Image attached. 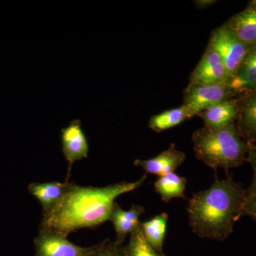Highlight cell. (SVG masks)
Wrapping results in <instances>:
<instances>
[{
    "instance_id": "cell-1",
    "label": "cell",
    "mask_w": 256,
    "mask_h": 256,
    "mask_svg": "<svg viewBox=\"0 0 256 256\" xmlns=\"http://www.w3.org/2000/svg\"><path fill=\"white\" fill-rule=\"evenodd\" d=\"M148 174L134 182H121L105 188L82 186L69 183L68 191L54 210L43 215L40 229L64 236L79 229L94 228L110 220L116 198L142 186Z\"/></svg>"
},
{
    "instance_id": "cell-2",
    "label": "cell",
    "mask_w": 256,
    "mask_h": 256,
    "mask_svg": "<svg viewBox=\"0 0 256 256\" xmlns=\"http://www.w3.org/2000/svg\"><path fill=\"white\" fill-rule=\"evenodd\" d=\"M246 192L233 175L220 180L216 178L208 190L194 194L188 200V223L192 232L202 238L224 242L234 232L242 217Z\"/></svg>"
},
{
    "instance_id": "cell-3",
    "label": "cell",
    "mask_w": 256,
    "mask_h": 256,
    "mask_svg": "<svg viewBox=\"0 0 256 256\" xmlns=\"http://www.w3.org/2000/svg\"><path fill=\"white\" fill-rule=\"evenodd\" d=\"M192 142L196 159L215 171L222 168L228 174L229 170L246 161L249 146L240 137L236 124L218 129L197 130Z\"/></svg>"
},
{
    "instance_id": "cell-4",
    "label": "cell",
    "mask_w": 256,
    "mask_h": 256,
    "mask_svg": "<svg viewBox=\"0 0 256 256\" xmlns=\"http://www.w3.org/2000/svg\"><path fill=\"white\" fill-rule=\"evenodd\" d=\"M208 46L220 56L230 80L236 74L252 47L240 41L233 31L225 24L214 30Z\"/></svg>"
},
{
    "instance_id": "cell-5",
    "label": "cell",
    "mask_w": 256,
    "mask_h": 256,
    "mask_svg": "<svg viewBox=\"0 0 256 256\" xmlns=\"http://www.w3.org/2000/svg\"><path fill=\"white\" fill-rule=\"evenodd\" d=\"M237 96L228 85H188L184 92L182 106L192 118L208 108Z\"/></svg>"
},
{
    "instance_id": "cell-6",
    "label": "cell",
    "mask_w": 256,
    "mask_h": 256,
    "mask_svg": "<svg viewBox=\"0 0 256 256\" xmlns=\"http://www.w3.org/2000/svg\"><path fill=\"white\" fill-rule=\"evenodd\" d=\"M230 78L220 56L207 47L190 76L188 85H228Z\"/></svg>"
},
{
    "instance_id": "cell-7",
    "label": "cell",
    "mask_w": 256,
    "mask_h": 256,
    "mask_svg": "<svg viewBox=\"0 0 256 256\" xmlns=\"http://www.w3.org/2000/svg\"><path fill=\"white\" fill-rule=\"evenodd\" d=\"M34 246L35 256H87L95 248L78 246L67 237L44 229H40Z\"/></svg>"
},
{
    "instance_id": "cell-8",
    "label": "cell",
    "mask_w": 256,
    "mask_h": 256,
    "mask_svg": "<svg viewBox=\"0 0 256 256\" xmlns=\"http://www.w3.org/2000/svg\"><path fill=\"white\" fill-rule=\"evenodd\" d=\"M60 132L62 150L69 164L68 178L74 163L88 156V142L79 120L72 121L68 127L62 130Z\"/></svg>"
},
{
    "instance_id": "cell-9",
    "label": "cell",
    "mask_w": 256,
    "mask_h": 256,
    "mask_svg": "<svg viewBox=\"0 0 256 256\" xmlns=\"http://www.w3.org/2000/svg\"><path fill=\"white\" fill-rule=\"evenodd\" d=\"M237 128L240 137L248 146L256 144V90L238 96Z\"/></svg>"
},
{
    "instance_id": "cell-10",
    "label": "cell",
    "mask_w": 256,
    "mask_h": 256,
    "mask_svg": "<svg viewBox=\"0 0 256 256\" xmlns=\"http://www.w3.org/2000/svg\"><path fill=\"white\" fill-rule=\"evenodd\" d=\"M186 160V154L178 150L175 144L172 143L168 150L156 158L146 160H137L134 161V164L142 168L146 174H154L160 178L170 173H174Z\"/></svg>"
},
{
    "instance_id": "cell-11",
    "label": "cell",
    "mask_w": 256,
    "mask_h": 256,
    "mask_svg": "<svg viewBox=\"0 0 256 256\" xmlns=\"http://www.w3.org/2000/svg\"><path fill=\"white\" fill-rule=\"evenodd\" d=\"M144 212L146 208L140 205H132L130 210H124L116 202L110 218L117 234V238L114 242L118 244H124L128 236L130 235L140 224L139 220Z\"/></svg>"
},
{
    "instance_id": "cell-12",
    "label": "cell",
    "mask_w": 256,
    "mask_h": 256,
    "mask_svg": "<svg viewBox=\"0 0 256 256\" xmlns=\"http://www.w3.org/2000/svg\"><path fill=\"white\" fill-rule=\"evenodd\" d=\"M197 116L203 120L204 127L210 129H218L236 124L238 118L237 98L208 108Z\"/></svg>"
},
{
    "instance_id": "cell-13",
    "label": "cell",
    "mask_w": 256,
    "mask_h": 256,
    "mask_svg": "<svg viewBox=\"0 0 256 256\" xmlns=\"http://www.w3.org/2000/svg\"><path fill=\"white\" fill-rule=\"evenodd\" d=\"M69 182H66L32 183L28 186V192L36 197L43 208V215H46L54 210L63 200L68 191Z\"/></svg>"
},
{
    "instance_id": "cell-14",
    "label": "cell",
    "mask_w": 256,
    "mask_h": 256,
    "mask_svg": "<svg viewBox=\"0 0 256 256\" xmlns=\"http://www.w3.org/2000/svg\"><path fill=\"white\" fill-rule=\"evenodd\" d=\"M233 31L240 41L248 46L256 45V8H247L224 24Z\"/></svg>"
},
{
    "instance_id": "cell-15",
    "label": "cell",
    "mask_w": 256,
    "mask_h": 256,
    "mask_svg": "<svg viewBox=\"0 0 256 256\" xmlns=\"http://www.w3.org/2000/svg\"><path fill=\"white\" fill-rule=\"evenodd\" d=\"M228 86L238 96L256 90V45L250 47Z\"/></svg>"
},
{
    "instance_id": "cell-16",
    "label": "cell",
    "mask_w": 256,
    "mask_h": 256,
    "mask_svg": "<svg viewBox=\"0 0 256 256\" xmlns=\"http://www.w3.org/2000/svg\"><path fill=\"white\" fill-rule=\"evenodd\" d=\"M188 180L184 176H178L176 173L160 176L154 183V190L161 196L162 200L165 203H169L174 198H184L185 190Z\"/></svg>"
},
{
    "instance_id": "cell-17",
    "label": "cell",
    "mask_w": 256,
    "mask_h": 256,
    "mask_svg": "<svg viewBox=\"0 0 256 256\" xmlns=\"http://www.w3.org/2000/svg\"><path fill=\"white\" fill-rule=\"evenodd\" d=\"M169 216L168 214L162 213L156 216L148 222L141 223L143 234L148 242L158 252H163V246Z\"/></svg>"
},
{
    "instance_id": "cell-18",
    "label": "cell",
    "mask_w": 256,
    "mask_h": 256,
    "mask_svg": "<svg viewBox=\"0 0 256 256\" xmlns=\"http://www.w3.org/2000/svg\"><path fill=\"white\" fill-rule=\"evenodd\" d=\"M188 119H191L190 114L182 106L178 108L164 111L152 116L150 120L149 127L154 132H162L176 127Z\"/></svg>"
},
{
    "instance_id": "cell-19",
    "label": "cell",
    "mask_w": 256,
    "mask_h": 256,
    "mask_svg": "<svg viewBox=\"0 0 256 256\" xmlns=\"http://www.w3.org/2000/svg\"><path fill=\"white\" fill-rule=\"evenodd\" d=\"M130 236V242L126 246L127 256H165L164 252L154 250L146 240L141 223Z\"/></svg>"
},
{
    "instance_id": "cell-20",
    "label": "cell",
    "mask_w": 256,
    "mask_h": 256,
    "mask_svg": "<svg viewBox=\"0 0 256 256\" xmlns=\"http://www.w3.org/2000/svg\"><path fill=\"white\" fill-rule=\"evenodd\" d=\"M87 256H127V254L124 244L107 239L95 245L94 250Z\"/></svg>"
},
{
    "instance_id": "cell-21",
    "label": "cell",
    "mask_w": 256,
    "mask_h": 256,
    "mask_svg": "<svg viewBox=\"0 0 256 256\" xmlns=\"http://www.w3.org/2000/svg\"><path fill=\"white\" fill-rule=\"evenodd\" d=\"M246 162L252 165L254 170V176L252 182L250 186L246 190V198H250V197L256 196V144L249 146V151Z\"/></svg>"
},
{
    "instance_id": "cell-22",
    "label": "cell",
    "mask_w": 256,
    "mask_h": 256,
    "mask_svg": "<svg viewBox=\"0 0 256 256\" xmlns=\"http://www.w3.org/2000/svg\"><path fill=\"white\" fill-rule=\"evenodd\" d=\"M245 216L252 217L256 222V196L246 198L242 210V217Z\"/></svg>"
},
{
    "instance_id": "cell-23",
    "label": "cell",
    "mask_w": 256,
    "mask_h": 256,
    "mask_svg": "<svg viewBox=\"0 0 256 256\" xmlns=\"http://www.w3.org/2000/svg\"><path fill=\"white\" fill-rule=\"evenodd\" d=\"M218 1L216 0H196L194 1L195 5L198 9L204 10L210 8L212 5L215 4Z\"/></svg>"
},
{
    "instance_id": "cell-24",
    "label": "cell",
    "mask_w": 256,
    "mask_h": 256,
    "mask_svg": "<svg viewBox=\"0 0 256 256\" xmlns=\"http://www.w3.org/2000/svg\"><path fill=\"white\" fill-rule=\"evenodd\" d=\"M248 4L252 5V6L256 8V0H252V1H250Z\"/></svg>"
}]
</instances>
